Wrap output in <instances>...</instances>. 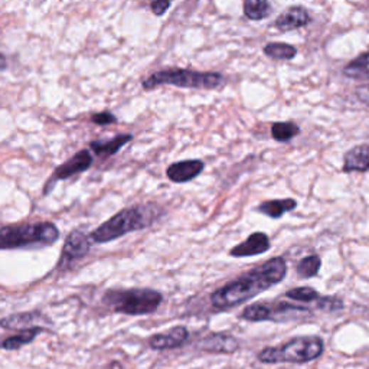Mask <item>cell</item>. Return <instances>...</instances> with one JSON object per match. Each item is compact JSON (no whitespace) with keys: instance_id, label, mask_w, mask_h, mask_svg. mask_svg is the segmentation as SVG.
I'll list each match as a JSON object with an SVG mask.
<instances>
[{"instance_id":"obj_1","label":"cell","mask_w":369,"mask_h":369,"mask_svg":"<svg viewBox=\"0 0 369 369\" xmlns=\"http://www.w3.org/2000/svg\"><path fill=\"white\" fill-rule=\"evenodd\" d=\"M286 273L287 264L284 258H270L240 279L215 290L210 294V303L217 310L232 309L280 283Z\"/></svg>"},{"instance_id":"obj_2","label":"cell","mask_w":369,"mask_h":369,"mask_svg":"<svg viewBox=\"0 0 369 369\" xmlns=\"http://www.w3.org/2000/svg\"><path fill=\"white\" fill-rule=\"evenodd\" d=\"M156 221V209L147 206H130L126 208L109 221L101 224L90 235L92 242L104 244L114 241L129 232L143 230Z\"/></svg>"},{"instance_id":"obj_3","label":"cell","mask_w":369,"mask_h":369,"mask_svg":"<svg viewBox=\"0 0 369 369\" xmlns=\"http://www.w3.org/2000/svg\"><path fill=\"white\" fill-rule=\"evenodd\" d=\"M164 297L159 292L150 289L110 290L102 296V303L116 313L141 316L150 314L161 306Z\"/></svg>"},{"instance_id":"obj_4","label":"cell","mask_w":369,"mask_h":369,"mask_svg":"<svg viewBox=\"0 0 369 369\" xmlns=\"http://www.w3.org/2000/svg\"><path fill=\"white\" fill-rule=\"evenodd\" d=\"M323 349L325 343L318 336L294 338L282 346L262 349L258 353V360L264 363H306L318 359L323 353Z\"/></svg>"},{"instance_id":"obj_5","label":"cell","mask_w":369,"mask_h":369,"mask_svg":"<svg viewBox=\"0 0 369 369\" xmlns=\"http://www.w3.org/2000/svg\"><path fill=\"white\" fill-rule=\"evenodd\" d=\"M60 238V231L52 223L15 224L0 228V250H12L32 244H54Z\"/></svg>"},{"instance_id":"obj_6","label":"cell","mask_w":369,"mask_h":369,"mask_svg":"<svg viewBox=\"0 0 369 369\" xmlns=\"http://www.w3.org/2000/svg\"><path fill=\"white\" fill-rule=\"evenodd\" d=\"M224 84V77L218 73H198L185 68H171L151 74L143 81L144 90H151L159 85H175L181 88L214 90Z\"/></svg>"},{"instance_id":"obj_7","label":"cell","mask_w":369,"mask_h":369,"mask_svg":"<svg viewBox=\"0 0 369 369\" xmlns=\"http://www.w3.org/2000/svg\"><path fill=\"white\" fill-rule=\"evenodd\" d=\"M311 310L303 306L286 303V301H266L254 303L244 309L241 319L248 322H289L310 318Z\"/></svg>"},{"instance_id":"obj_8","label":"cell","mask_w":369,"mask_h":369,"mask_svg":"<svg viewBox=\"0 0 369 369\" xmlns=\"http://www.w3.org/2000/svg\"><path fill=\"white\" fill-rule=\"evenodd\" d=\"M91 238L87 237L84 232L81 231H73L64 244L63 248V257H61V262L60 266L63 264H68V262L77 261L82 257H85L91 248Z\"/></svg>"},{"instance_id":"obj_9","label":"cell","mask_w":369,"mask_h":369,"mask_svg":"<svg viewBox=\"0 0 369 369\" xmlns=\"http://www.w3.org/2000/svg\"><path fill=\"white\" fill-rule=\"evenodd\" d=\"M91 165H92V156L90 154L88 150H81L75 156H73L67 164H64L55 169L50 182L54 183L55 181L68 179L77 173H81V172L90 169ZM50 182H48V183H50Z\"/></svg>"},{"instance_id":"obj_10","label":"cell","mask_w":369,"mask_h":369,"mask_svg":"<svg viewBox=\"0 0 369 369\" xmlns=\"http://www.w3.org/2000/svg\"><path fill=\"white\" fill-rule=\"evenodd\" d=\"M270 250V238L264 232H255L251 234L244 242L235 245L231 251V257H252L258 255Z\"/></svg>"},{"instance_id":"obj_11","label":"cell","mask_w":369,"mask_h":369,"mask_svg":"<svg viewBox=\"0 0 369 369\" xmlns=\"http://www.w3.org/2000/svg\"><path fill=\"white\" fill-rule=\"evenodd\" d=\"M205 165L202 161H183L171 165L166 171V176L175 183H186L200 175Z\"/></svg>"},{"instance_id":"obj_12","label":"cell","mask_w":369,"mask_h":369,"mask_svg":"<svg viewBox=\"0 0 369 369\" xmlns=\"http://www.w3.org/2000/svg\"><path fill=\"white\" fill-rule=\"evenodd\" d=\"M200 349L210 353H234L240 349V343L231 335L210 333L202 339Z\"/></svg>"},{"instance_id":"obj_13","label":"cell","mask_w":369,"mask_h":369,"mask_svg":"<svg viewBox=\"0 0 369 369\" xmlns=\"http://www.w3.org/2000/svg\"><path fill=\"white\" fill-rule=\"evenodd\" d=\"M311 21L310 14L307 12V9L301 8V6H293L287 11H284L274 22V26L283 32L287 31H294L299 28L306 26L309 22Z\"/></svg>"},{"instance_id":"obj_14","label":"cell","mask_w":369,"mask_h":369,"mask_svg":"<svg viewBox=\"0 0 369 369\" xmlns=\"http://www.w3.org/2000/svg\"><path fill=\"white\" fill-rule=\"evenodd\" d=\"M188 336H189V333H188L186 328L176 326L166 333H159V335L151 336L149 341V345L151 349H156V351L175 349V348L182 346L186 342Z\"/></svg>"},{"instance_id":"obj_15","label":"cell","mask_w":369,"mask_h":369,"mask_svg":"<svg viewBox=\"0 0 369 369\" xmlns=\"http://www.w3.org/2000/svg\"><path fill=\"white\" fill-rule=\"evenodd\" d=\"M342 169L346 173L369 171V144H359L346 151Z\"/></svg>"},{"instance_id":"obj_16","label":"cell","mask_w":369,"mask_h":369,"mask_svg":"<svg viewBox=\"0 0 369 369\" xmlns=\"http://www.w3.org/2000/svg\"><path fill=\"white\" fill-rule=\"evenodd\" d=\"M296 205H297V202L294 199H290V198L267 200V202H262L258 206V213L277 220V218L283 217L286 213H290V210H293L296 208Z\"/></svg>"},{"instance_id":"obj_17","label":"cell","mask_w":369,"mask_h":369,"mask_svg":"<svg viewBox=\"0 0 369 369\" xmlns=\"http://www.w3.org/2000/svg\"><path fill=\"white\" fill-rule=\"evenodd\" d=\"M39 319H41V314L38 313H19V314H12L9 318L0 321V326L5 329L28 331L32 329L31 326Z\"/></svg>"},{"instance_id":"obj_18","label":"cell","mask_w":369,"mask_h":369,"mask_svg":"<svg viewBox=\"0 0 369 369\" xmlns=\"http://www.w3.org/2000/svg\"><path fill=\"white\" fill-rule=\"evenodd\" d=\"M41 332H42V329L36 328V326L32 329H28V331H22L18 335H14V336H9L6 339L0 341V348L6 349V351H16V349L31 343Z\"/></svg>"},{"instance_id":"obj_19","label":"cell","mask_w":369,"mask_h":369,"mask_svg":"<svg viewBox=\"0 0 369 369\" xmlns=\"http://www.w3.org/2000/svg\"><path fill=\"white\" fill-rule=\"evenodd\" d=\"M133 139L132 134H122L117 136L113 140H105V141H92L90 147L97 153V154H104V156H112L116 154L124 144H127Z\"/></svg>"},{"instance_id":"obj_20","label":"cell","mask_w":369,"mask_h":369,"mask_svg":"<svg viewBox=\"0 0 369 369\" xmlns=\"http://www.w3.org/2000/svg\"><path fill=\"white\" fill-rule=\"evenodd\" d=\"M264 54L277 61H289L297 55V49L293 45L283 43V42H270L264 46Z\"/></svg>"},{"instance_id":"obj_21","label":"cell","mask_w":369,"mask_h":369,"mask_svg":"<svg viewBox=\"0 0 369 369\" xmlns=\"http://www.w3.org/2000/svg\"><path fill=\"white\" fill-rule=\"evenodd\" d=\"M343 74L355 80H369V52H365V54L359 55L356 60L351 61L345 67Z\"/></svg>"},{"instance_id":"obj_22","label":"cell","mask_w":369,"mask_h":369,"mask_svg":"<svg viewBox=\"0 0 369 369\" xmlns=\"http://www.w3.org/2000/svg\"><path fill=\"white\" fill-rule=\"evenodd\" d=\"M272 5L266 0H247L244 2V15L251 21H262L272 14Z\"/></svg>"},{"instance_id":"obj_23","label":"cell","mask_w":369,"mask_h":369,"mask_svg":"<svg viewBox=\"0 0 369 369\" xmlns=\"http://www.w3.org/2000/svg\"><path fill=\"white\" fill-rule=\"evenodd\" d=\"M300 133V129L297 124L292 122H282V123H274L272 127V136L276 141L286 143L294 139Z\"/></svg>"},{"instance_id":"obj_24","label":"cell","mask_w":369,"mask_h":369,"mask_svg":"<svg viewBox=\"0 0 369 369\" xmlns=\"http://www.w3.org/2000/svg\"><path fill=\"white\" fill-rule=\"evenodd\" d=\"M321 266H322V260H321L319 255H316V254L307 255L299 262L297 274L301 279H310V277H313V276L319 273Z\"/></svg>"},{"instance_id":"obj_25","label":"cell","mask_w":369,"mask_h":369,"mask_svg":"<svg viewBox=\"0 0 369 369\" xmlns=\"http://www.w3.org/2000/svg\"><path fill=\"white\" fill-rule=\"evenodd\" d=\"M286 296L292 300L301 301V303H318L321 299V294L311 287H296L286 293Z\"/></svg>"},{"instance_id":"obj_26","label":"cell","mask_w":369,"mask_h":369,"mask_svg":"<svg viewBox=\"0 0 369 369\" xmlns=\"http://www.w3.org/2000/svg\"><path fill=\"white\" fill-rule=\"evenodd\" d=\"M316 304L325 311H339L343 309V301L338 297H321Z\"/></svg>"},{"instance_id":"obj_27","label":"cell","mask_w":369,"mask_h":369,"mask_svg":"<svg viewBox=\"0 0 369 369\" xmlns=\"http://www.w3.org/2000/svg\"><path fill=\"white\" fill-rule=\"evenodd\" d=\"M91 122L98 126H107V124L116 123L117 119L112 113H97V114H92Z\"/></svg>"},{"instance_id":"obj_28","label":"cell","mask_w":369,"mask_h":369,"mask_svg":"<svg viewBox=\"0 0 369 369\" xmlns=\"http://www.w3.org/2000/svg\"><path fill=\"white\" fill-rule=\"evenodd\" d=\"M150 8H151V12H153L154 15L162 16V15L171 8V4H169V2H162V0H159V2H153V4L150 5Z\"/></svg>"},{"instance_id":"obj_29","label":"cell","mask_w":369,"mask_h":369,"mask_svg":"<svg viewBox=\"0 0 369 369\" xmlns=\"http://www.w3.org/2000/svg\"><path fill=\"white\" fill-rule=\"evenodd\" d=\"M356 97L359 98L360 102L369 105V84H363V85L358 87V90H356Z\"/></svg>"},{"instance_id":"obj_30","label":"cell","mask_w":369,"mask_h":369,"mask_svg":"<svg viewBox=\"0 0 369 369\" xmlns=\"http://www.w3.org/2000/svg\"><path fill=\"white\" fill-rule=\"evenodd\" d=\"M6 67H8V61H6L5 55H2V54H0V71H4V70H6Z\"/></svg>"}]
</instances>
